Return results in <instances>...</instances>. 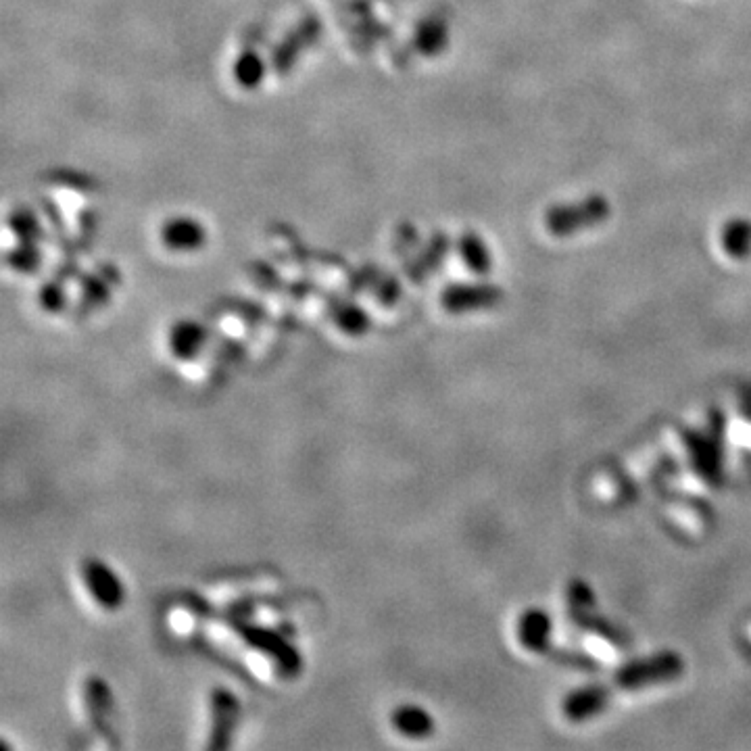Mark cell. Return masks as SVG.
I'll list each match as a JSON object with an SVG mask.
<instances>
[{
    "mask_svg": "<svg viewBox=\"0 0 751 751\" xmlns=\"http://www.w3.org/2000/svg\"><path fill=\"white\" fill-rule=\"evenodd\" d=\"M612 215V205L603 195H589L578 203L555 205L545 211L543 226L551 236L568 238L576 232L591 230L608 222Z\"/></svg>",
    "mask_w": 751,
    "mask_h": 751,
    "instance_id": "cell-1",
    "label": "cell"
},
{
    "mask_svg": "<svg viewBox=\"0 0 751 751\" xmlns=\"http://www.w3.org/2000/svg\"><path fill=\"white\" fill-rule=\"evenodd\" d=\"M683 670L685 662L676 651H662L658 656L622 666L614 676V685L622 691H639L651 685L672 681V678L681 676Z\"/></svg>",
    "mask_w": 751,
    "mask_h": 751,
    "instance_id": "cell-2",
    "label": "cell"
},
{
    "mask_svg": "<svg viewBox=\"0 0 751 751\" xmlns=\"http://www.w3.org/2000/svg\"><path fill=\"white\" fill-rule=\"evenodd\" d=\"M80 574L88 595L101 610L117 612L124 608L126 587L121 583L119 574L109 564H105L103 560H96V557H88V560L82 562Z\"/></svg>",
    "mask_w": 751,
    "mask_h": 751,
    "instance_id": "cell-3",
    "label": "cell"
},
{
    "mask_svg": "<svg viewBox=\"0 0 751 751\" xmlns=\"http://www.w3.org/2000/svg\"><path fill=\"white\" fill-rule=\"evenodd\" d=\"M240 637L249 645L261 649V653L270 656L274 666L280 670L282 676H295L301 666V658L297 649L290 645L286 639L278 637L274 631L259 626H245L240 631Z\"/></svg>",
    "mask_w": 751,
    "mask_h": 751,
    "instance_id": "cell-4",
    "label": "cell"
},
{
    "mask_svg": "<svg viewBox=\"0 0 751 751\" xmlns=\"http://www.w3.org/2000/svg\"><path fill=\"white\" fill-rule=\"evenodd\" d=\"M211 710V735H209V749H226L232 743V733L236 729V722L240 716V704L232 691L217 687L211 691L209 697Z\"/></svg>",
    "mask_w": 751,
    "mask_h": 751,
    "instance_id": "cell-5",
    "label": "cell"
},
{
    "mask_svg": "<svg viewBox=\"0 0 751 751\" xmlns=\"http://www.w3.org/2000/svg\"><path fill=\"white\" fill-rule=\"evenodd\" d=\"M503 301V290L491 284L451 286L443 293V307L449 313H466L478 309H493Z\"/></svg>",
    "mask_w": 751,
    "mask_h": 751,
    "instance_id": "cell-6",
    "label": "cell"
},
{
    "mask_svg": "<svg viewBox=\"0 0 751 751\" xmlns=\"http://www.w3.org/2000/svg\"><path fill=\"white\" fill-rule=\"evenodd\" d=\"M574 622L580 624V628H583V645L587 647V651L591 653V656L599 658L601 662L605 664H616L618 658H620V637L616 635L614 628L605 626L601 620H595V622H589L587 620V614L585 612H574Z\"/></svg>",
    "mask_w": 751,
    "mask_h": 751,
    "instance_id": "cell-7",
    "label": "cell"
},
{
    "mask_svg": "<svg viewBox=\"0 0 751 751\" xmlns=\"http://www.w3.org/2000/svg\"><path fill=\"white\" fill-rule=\"evenodd\" d=\"M610 701V691L605 687H585L570 693L562 701V714L570 722H585L605 710Z\"/></svg>",
    "mask_w": 751,
    "mask_h": 751,
    "instance_id": "cell-8",
    "label": "cell"
},
{
    "mask_svg": "<svg viewBox=\"0 0 751 751\" xmlns=\"http://www.w3.org/2000/svg\"><path fill=\"white\" fill-rule=\"evenodd\" d=\"M551 631H553V624H551L549 614L539 610V608L526 610L520 616V622H518V628H516L520 645L526 651H532V653L547 651Z\"/></svg>",
    "mask_w": 751,
    "mask_h": 751,
    "instance_id": "cell-9",
    "label": "cell"
},
{
    "mask_svg": "<svg viewBox=\"0 0 751 751\" xmlns=\"http://www.w3.org/2000/svg\"><path fill=\"white\" fill-rule=\"evenodd\" d=\"M391 726L405 739H428L436 724L432 714L416 704H403L391 712Z\"/></svg>",
    "mask_w": 751,
    "mask_h": 751,
    "instance_id": "cell-10",
    "label": "cell"
},
{
    "mask_svg": "<svg viewBox=\"0 0 751 751\" xmlns=\"http://www.w3.org/2000/svg\"><path fill=\"white\" fill-rule=\"evenodd\" d=\"M207 332L197 322H180L169 332V351L180 361L197 357L205 347Z\"/></svg>",
    "mask_w": 751,
    "mask_h": 751,
    "instance_id": "cell-11",
    "label": "cell"
},
{
    "mask_svg": "<svg viewBox=\"0 0 751 751\" xmlns=\"http://www.w3.org/2000/svg\"><path fill=\"white\" fill-rule=\"evenodd\" d=\"M670 518L691 532H706L712 526V510L695 499H676L668 505Z\"/></svg>",
    "mask_w": 751,
    "mask_h": 751,
    "instance_id": "cell-12",
    "label": "cell"
},
{
    "mask_svg": "<svg viewBox=\"0 0 751 751\" xmlns=\"http://www.w3.org/2000/svg\"><path fill=\"white\" fill-rule=\"evenodd\" d=\"M722 249L731 259L743 261L751 257V222L745 217H735L722 228Z\"/></svg>",
    "mask_w": 751,
    "mask_h": 751,
    "instance_id": "cell-13",
    "label": "cell"
},
{
    "mask_svg": "<svg viewBox=\"0 0 751 751\" xmlns=\"http://www.w3.org/2000/svg\"><path fill=\"white\" fill-rule=\"evenodd\" d=\"M86 708L90 714V720L99 726V729H105V718L109 716L111 710V691L103 678H88L86 683Z\"/></svg>",
    "mask_w": 751,
    "mask_h": 751,
    "instance_id": "cell-14",
    "label": "cell"
},
{
    "mask_svg": "<svg viewBox=\"0 0 751 751\" xmlns=\"http://www.w3.org/2000/svg\"><path fill=\"white\" fill-rule=\"evenodd\" d=\"M462 257L466 261L468 268L474 272V274H489L491 272V253H489V247L484 245V242L476 236V234H466L462 238Z\"/></svg>",
    "mask_w": 751,
    "mask_h": 751,
    "instance_id": "cell-15",
    "label": "cell"
},
{
    "mask_svg": "<svg viewBox=\"0 0 751 751\" xmlns=\"http://www.w3.org/2000/svg\"><path fill=\"white\" fill-rule=\"evenodd\" d=\"M566 595L576 612H591L595 608L593 589L587 583H583V580H574V583H570Z\"/></svg>",
    "mask_w": 751,
    "mask_h": 751,
    "instance_id": "cell-16",
    "label": "cell"
},
{
    "mask_svg": "<svg viewBox=\"0 0 751 751\" xmlns=\"http://www.w3.org/2000/svg\"><path fill=\"white\" fill-rule=\"evenodd\" d=\"M338 328H341L343 332H347L349 336H359L366 332V328L370 326L366 313H363L361 309L357 307H347L341 316H338Z\"/></svg>",
    "mask_w": 751,
    "mask_h": 751,
    "instance_id": "cell-17",
    "label": "cell"
},
{
    "mask_svg": "<svg viewBox=\"0 0 751 751\" xmlns=\"http://www.w3.org/2000/svg\"><path fill=\"white\" fill-rule=\"evenodd\" d=\"M737 439H739L741 443H745V445L751 447V424H749L747 420L739 422V434H737Z\"/></svg>",
    "mask_w": 751,
    "mask_h": 751,
    "instance_id": "cell-18",
    "label": "cell"
}]
</instances>
